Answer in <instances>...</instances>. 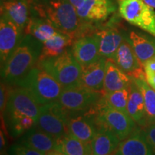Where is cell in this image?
<instances>
[{
    "label": "cell",
    "instance_id": "6da1fadb",
    "mask_svg": "<svg viewBox=\"0 0 155 155\" xmlns=\"http://www.w3.org/2000/svg\"><path fill=\"white\" fill-rule=\"evenodd\" d=\"M30 15L43 18L59 32L79 38L84 28L76 9L69 0H30Z\"/></svg>",
    "mask_w": 155,
    "mask_h": 155
},
{
    "label": "cell",
    "instance_id": "7a4b0ae2",
    "mask_svg": "<svg viewBox=\"0 0 155 155\" xmlns=\"http://www.w3.org/2000/svg\"><path fill=\"white\" fill-rule=\"evenodd\" d=\"M42 49V42L25 34L18 47L1 68V82L11 86H17L38 65Z\"/></svg>",
    "mask_w": 155,
    "mask_h": 155
},
{
    "label": "cell",
    "instance_id": "3957f363",
    "mask_svg": "<svg viewBox=\"0 0 155 155\" xmlns=\"http://www.w3.org/2000/svg\"><path fill=\"white\" fill-rule=\"evenodd\" d=\"M40 108V104L28 90L19 86L12 88L5 112L1 116L3 131L9 134L24 118L32 117L37 121Z\"/></svg>",
    "mask_w": 155,
    "mask_h": 155
},
{
    "label": "cell",
    "instance_id": "277c9868",
    "mask_svg": "<svg viewBox=\"0 0 155 155\" xmlns=\"http://www.w3.org/2000/svg\"><path fill=\"white\" fill-rule=\"evenodd\" d=\"M17 86L28 90L40 106L58 101L63 87L49 73L37 65Z\"/></svg>",
    "mask_w": 155,
    "mask_h": 155
},
{
    "label": "cell",
    "instance_id": "5b68a950",
    "mask_svg": "<svg viewBox=\"0 0 155 155\" xmlns=\"http://www.w3.org/2000/svg\"><path fill=\"white\" fill-rule=\"evenodd\" d=\"M38 65L55 78L63 90L81 86L82 67L73 56L71 47L61 55L39 61Z\"/></svg>",
    "mask_w": 155,
    "mask_h": 155
},
{
    "label": "cell",
    "instance_id": "8992f818",
    "mask_svg": "<svg viewBox=\"0 0 155 155\" xmlns=\"http://www.w3.org/2000/svg\"><path fill=\"white\" fill-rule=\"evenodd\" d=\"M90 112L94 115L98 130L107 129L121 141L127 138L138 127L129 114L106 106L101 100Z\"/></svg>",
    "mask_w": 155,
    "mask_h": 155
},
{
    "label": "cell",
    "instance_id": "52a82bcc",
    "mask_svg": "<svg viewBox=\"0 0 155 155\" xmlns=\"http://www.w3.org/2000/svg\"><path fill=\"white\" fill-rule=\"evenodd\" d=\"M119 15L130 25L155 37V9L142 0H116Z\"/></svg>",
    "mask_w": 155,
    "mask_h": 155
},
{
    "label": "cell",
    "instance_id": "ba28073f",
    "mask_svg": "<svg viewBox=\"0 0 155 155\" xmlns=\"http://www.w3.org/2000/svg\"><path fill=\"white\" fill-rule=\"evenodd\" d=\"M103 96L104 94L101 91L79 86L63 90L58 101L71 117L91 111Z\"/></svg>",
    "mask_w": 155,
    "mask_h": 155
},
{
    "label": "cell",
    "instance_id": "9c48e42d",
    "mask_svg": "<svg viewBox=\"0 0 155 155\" xmlns=\"http://www.w3.org/2000/svg\"><path fill=\"white\" fill-rule=\"evenodd\" d=\"M68 113L59 101L40 106L35 127L59 139L68 134Z\"/></svg>",
    "mask_w": 155,
    "mask_h": 155
},
{
    "label": "cell",
    "instance_id": "30bf717a",
    "mask_svg": "<svg viewBox=\"0 0 155 155\" xmlns=\"http://www.w3.org/2000/svg\"><path fill=\"white\" fill-rule=\"evenodd\" d=\"M25 32L12 22L1 15L0 18V64L8 61L22 41Z\"/></svg>",
    "mask_w": 155,
    "mask_h": 155
},
{
    "label": "cell",
    "instance_id": "8fae6325",
    "mask_svg": "<svg viewBox=\"0 0 155 155\" xmlns=\"http://www.w3.org/2000/svg\"><path fill=\"white\" fill-rule=\"evenodd\" d=\"M118 10V5L114 0H85L76 9L77 14L83 22L99 23L107 19Z\"/></svg>",
    "mask_w": 155,
    "mask_h": 155
},
{
    "label": "cell",
    "instance_id": "7c38bea8",
    "mask_svg": "<svg viewBox=\"0 0 155 155\" xmlns=\"http://www.w3.org/2000/svg\"><path fill=\"white\" fill-rule=\"evenodd\" d=\"M116 21L109 22L106 25L96 26V33L98 40V49L101 57L112 59L116 50L124 40L123 30L116 26Z\"/></svg>",
    "mask_w": 155,
    "mask_h": 155
},
{
    "label": "cell",
    "instance_id": "4fadbf2b",
    "mask_svg": "<svg viewBox=\"0 0 155 155\" xmlns=\"http://www.w3.org/2000/svg\"><path fill=\"white\" fill-rule=\"evenodd\" d=\"M71 51L81 67L90 65L101 58L95 32L75 39L71 46Z\"/></svg>",
    "mask_w": 155,
    "mask_h": 155
},
{
    "label": "cell",
    "instance_id": "5bb4252c",
    "mask_svg": "<svg viewBox=\"0 0 155 155\" xmlns=\"http://www.w3.org/2000/svg\"><path fill=\"white\" fill-rule=\"evenodd\" d=\"M113 61L131 78H137L145 75L143 71V65L136 55L134 50L126 39L116 50L115 55L112 58Z\"/></svg>",
    "mask_w": 155,
    "mask_h": 155
},
{
    "label": "cell",
    "instance_id": "9a60e30c",
    "mask_svg": "<svg viewBox=\"0 0 155 155\" xmlns=\"http://www.w3.org/2000/svg\"><path fill=\"white\" fill-rule=\"evenodd\" d=\"M123 32L124 39L130 43L142 65L147 60L155 55L154 36L144 31H139L134 29L123 30Z\"/></svg>",
    "mask_w": 155,
    "mask_h": 155
},
{
    "label": "cell",
    "instance_id": "2e32d148",
    "mask_svg": "<svg viewBox=\"0 0 155 155\" xmlns=\"http://www.w3.org/2000/svg\"><path fill=\"white\" fill-rule=\"evenodd\" d=\"M98 128L91 112L71 116L68 122V134L84 143H91Z\"/></svg>",
    "mask_w": 155,
    "mask_h": 155
},
{
    "label": "cell",
    "instance_id": "e0dca14e",
    "mask_svg": "<svg viewBox=\"0 0 155 155\" xmlns=\"http://www.w3.org/2000/svg\"><path fill=\"white\" fill-rule=\"evenodd\" d=\"M111 155H154L147 143L143 128L137 127L127 138L121 141Z\"/></svg>",
    "mask_w": 155,
    "mask_h": 155
},
{
    "label": "cell",
    "instance_id": "ac0fdd59",
    "mask_svg": "<svg viewBox=\"0 0 155 155\" xmlns=\"http://www.w3.org/2000/svg\"><path fill=\"white\" fill-rule=\"evenodd\" d=\"M30 0H5L1 3V15L25 32L30 19Z\"/></svg>",
    "mask_w": 155,
    "mask_h": 155
},
{
    "label": "cell",
    "instance_id": "d6986e66",
    "mask_svg": "<svg viewBox=\"0 0 155 155\" xmlns=\"http://www.w3.org/2000/svg\"><path fill=\"white\" fill-rule=\"evenodd\" d=\"M107 59L100 58L98 61L86 66L82 67L81 86L89 90L102 92Z\"/></svg>",
    "mask_w": 155,
    "mask_h": 155
},
{
    "label": "cell",
    "instance_id": "ffe728a7",
    "mask_svg": "<svg viewBox=\"0 0 155 155\" xmlns=\"http://www.w3.org/2000/svg\"><path fill=\"white\" fill-rule=\"evenodd\" d=\"M30 148L47 154L57 149L58 140L49 134L35 127L21 136L17 141Z\"/></svg>",
    "mask_w": 155,
    "mask_h": 155
},
{
    "label": "cell",
    "instance_id": "44dd1931",
    "mask_svg": "<svg viewBox=\"0 0 155 155\" xmlns=\"http://www.w3.org/2000/svg\"><path fill=\"white\" fill-rule=\"evenodd\" d=\"M129 98L127 105V111L129 116L137 126L144 128L147 125L144 98L136 81L131 78L129 86Z\"/></svg>",
    "mask_w": 155,
    "mask_h": 155
},
{
    "label": "cell",
    "instance_id": "7402d4cb",
    "mask_svg": "<svg viewBox=\"0 0 155 155\" xmlns=\"http://www.w3.org/2000/svg\"><path fill=\"white\" fill-rule=\"evenodd\" d=\"M131 81V78L121 71L113 60L107 59L103 94L128 88L130 86Z\"/></svg>",
    "mask_w": 155,
    "mask_h": 155
},
{
    "label": "cell",
    "instance_id": "603a6c76",
    "mask_svg": "<svg viewBox=\"0 0 155 155\" xmlns=\"http://www.w3.org/2000/svg\"><path fill=\"white\" fill-rule=\"evenodd\" d=\"M121 140L112 131L101 129L91 141L92 155H110L115 152Z\"/></svg>",
    "mask_w": 155,
    "mask_h": 155
},
{
    "label": "cell",
    "instance_id": "cb8c5ba5",
    "mask_svg": "<svg viewBox=\"0 0 155 155\" xmlns=\"http://www.w3.org/2000/svg\"><path fill=\"white\" fill-rule=\"evenodd\" d=\"M73 41L74 39L72 36L58 31L51 38L42 42V49L39 61L61 55L72 46Z\"/></svg>",
    "mask_w": 155,
    "mask_h": 155
},
{
    "label": "cell",
    "instance_id": "d4e9b609",
    "mask_svg": "<svg viewBox=\"0 0 155 155\" xmlns=\"http://www.w3.org/2000/svg\"><path fill=\"white\" fill-rule=\"evenodd\" d=\"M58 32L51 23L41 17L30 15V19L25 29V34L33 36L39 41L44 42Z\"/></svg>",
    "mask_w": 155,
    "mask_h": 155
},
{
    "label": "cell",
    "instance_id": "484cf974",
    "mask_svg": "<svg viewBox=\"0 0 155 155\" xmlns=\"http://www.w3.org/2000/svg\"><path fill=\"white\" fill-rule=\"evenodd\" d=\"M56 150L65 155H92L91 143H84L67 134L58 139Z\"/></svg>",
    "mask_w": 155,
    "mask_h": 155
},
{
    "label": "cell",
    "instance_id": "4316f807",
    "mask_svg": "<svg viewBox=\"0 0 155 155\" xmlns=\"http://www.w3.org/2000/svg\"><path fill=\"white\" fill-rule=\"evenodd\" d=\"M133 79L140 88L144 96L147 125L155 123V90L147 83L146 75Z\"/></svg>",
    "mask_w": 155,
    "mask_h": 155
},
{
    "label": "cell",
    "instance_id": "83f0119b",
    "mask_svg": "<svg viewBox=\"0 0 155 155\" xmlns=\"http://www.w3.org/2000/svg\"><path fill=\"white\" fill-rule=\"evenodd\" d=\"M129 87H128L121 90L108 93L102 96L101 101L106 106L128 113L127 105L129 98Z\"/></svg>",
    "mask_w": 155,
    "mask_h": 155
},
{
    "label": "cell",
    "instance_id": "f1b7e54d",
    "mask_svg": "<svg viewBox=\"0 0 155 155\" xmlns=\"http://www.w3.org/2000/svg\"><path fill=\"white\" fill-rule=\"evenodd\" d=\"M9 155H46L43 152L30 148L25 145L17 143L10 147Z\"/></svg>",
    "mask_w": 155,
    "mask_h": 155
},
{
    "label": "cell",
    "instance_id": "f546056e",
    "mask_svg": "<svg viewBox=\"0 0 155 155\" xmlns=\"http://www.w3.org/2000/svg\"><path fill=\"white\" fill-rule=\"evenodd\" d=\"M11 90V86H9V85L1 82V88H0V111H1V116H2L4 112H5Z\"/></svg>",
    "mask_w": 155,
    "mask_h": 155
},
{
    "label": "cell",
    "instance_id": "4dcf8cb0",
    "mask_svg": "<svg viewBox=\"0 0 155 155\" xmlns=\"http://www.w3.org/2000/svg\"><path fill=\"white\" fill-rule=\"evenodd\" d=\"M143 129L147 143L150 145L153 154L155 155V123L148 124Z\"/></svg>",
    "mask_w": 155,
    "mask_h": 155
},
{
    "label": "cell",
    "instance_id": "1f68e13d",
    "mask_svg": "<svg viewBox=\"0 0 155 155\" xmlns=\"http://www.w3.org/2000/svg\"><path fill=\"white\" fill-rule=\"evenodd\" d=\"M143 68L145 75H150L155 73V55L151 58L150 59L147 60L145 63L143 64Z\"/></svg>",
    "mask_w": 155,
    "mask_h": 155
},
{
    "label": "cell",
    "instance_id": "d6a6232c",
    "mask_svg": "<svg viewBox=\"0 0 155 155\" xmlns=\"http://www.w3.org/2000/svg\"><path fill=\"white\" fill-rule=\"evenodd\" d=\"M6 147V139L5 137V133L1 129L0 131V150H1V154H5V149Z\"/></svg>",
    "mask_w": 155,
    "mask_h": 155
},
{
    "label": "cell",
    "instance_id": "836d02e7",
    "mask_svg": "<svg viewBox=\"0 0 155 155\" xmlns=\"http://www.w3.org/2000/svg\"><path fill=\"white\" fill-rule=\"evenodd\" d=\"M146 79L149 85L155 90V73L150 75H146Z\"/></svg>",
    "mask_w": 155,
    "mask_h": 155
},
{
    "label": "cell",
    "instance_id": "e575fe53",
    "mask_svg": "<svg viewBox=\"0 0 155 155\" xmlns=\"http://www.w3.org/2000/svg\"><path fill=\"white\" fill-rule=\"evenodd\" d=\"M69 1L74 6L75 8L77 9L82 5V4L84 2L85 0H69Z\"/></svg>",
    "mask_w": 155,
    "mask_h": 155
},
{
    "label": "cell",
    "instance_id": "d590c367",
    "mask_svg": "<svg viewBox=\"0 0 155 155\" xmlns=\"http://www.w3.org/2000/svg\"><path fill=\"white\" fill-rule=\"evenodd\" d=\"M142 1H144L150 7L155 9V0H142Z\"/></svg>",
    "mask_w": 155,
    "mask_h": 155
},
{
    "label": "cell",
    "instance_id": "8d00e7d4",
    "mask_svg": "<svg viewBox=\"0 0 155 155\" xmlns=\"http://www.w3.org/2000/svg\"><path fill=\"white\" fill-rule=\"evenodd\" d=\"M46 155H65V154H63L61 152H60V151L55 150L53 151H50V152L47 153Z\"/></svg>",
    "mask_w": 155,
    "mask_h": 155
},
{
    "label": "cell",
    "instance_id": "74e56055",
    "mask_svg": "<svg viewBox=\"0 0 155 155\" xmlns=\"http://www.w3.org/2000/svg\"><path fill=\"white\" fill-rule=\"evenodd\" d=\"M5 0H1V3L3 2H5Z\"/></svg>",
    "mask_w": 155,
    "mask_h": 155
},
{
    "label": "cell",
    "instance_id": "f35d334b",
    "mask_svg": "<svg viewBox=\"0 0 155 155\" xmlns=\"http://www.w3.org/2000/svg\"><path fill=\"white\" fill-rule=\"evenodd\" d=\"M1 155H6L5 154H1Z\"/></svg>",
    "mask_w": 155,
    "mask_h": 155
},
{
    "label": "cell",
    "instance_id": "ab89813d",
    "mask_svg": "<svg viewBox=\"0 0 155 155\" xmlns=\"http://www.w3.org/2000/svg\"><path fill=\"white\" fill-rule=\"evenodd\" d=\"M111 154H110V155H111Z\"/></svg>",
    "mask_w": 155,
    "mask_h": 155
}]
</instances>
